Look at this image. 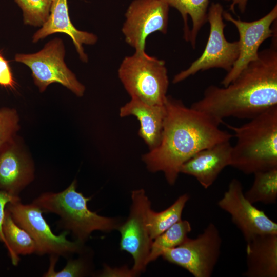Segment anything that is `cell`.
<instances>
[{
    "label": "cell",
    "instance_id": "cell-1",
    "mask_svg": "<svg viewBox=\"0 0 277 277\" xmlns=\"http://www.w3.org/2000/svg\"><path fill=\"white\" fill-rule=\"evenodd\" d=\"M166 113L160 141L142 160L151 172H162L167 183H175L181 166L202 150L230 141L233 135L219 128L217 121L167 96Z\"/></svg>",
    "mask_w": 277,
    "mask_h": 277
},
{
    "label": "cell",
    "instance_id": "cell-2",
    "mask_svg": "<svg viewBox=\"0 0 277 277\" xmlns=\"http://www.w3.org/2000/svg\"><path fill=\"white\" fill-rule=\"evenodd\" d=\"M272 38L270 46L234 81L226 87L208 86L190 107L221 124L229 117L250 120L277 106L276 32Z\"/></svg>",
    "mask_w": 277,
    "mask_h": 277
},
{
    "label": "cell",
    "instance_id": "cell-3",
    "mask_svg": "<svg viewBox=\"0 0 277 277\" xmlns=\"http://www.w3.org/2000/svg\"><path fill=\"white\" fill-rule=\"evenodd\" d=\"M224 124L236 139L231 166L246 174L277 167V106L240 126Z\"/></svg>",
    "mask_w": 277,
    "mask_h": 277
},
{
    "label": "cell",
    "instance_id": "cell-4",
    "mask_svg": "<svg viewBox=\"0 0 277 277\" xmlns=\"http://www.w3.org/2000/svg\"><path fill=\"white\" fill-rule=\"evenodd\" d=\"M77 181L73 180L65 190L41 194L32 203L43 212L52 213L60 217L59 225L71 232L75 240L84 243L92 232H109L117 230L121 224L116 217L98 215L91 211L87 203L91 199L76 190Z\"/></svg>",
    "mask_w": 277,
    "mask_h": 277
},
{
    "label": "cell",
    "instance_id": "cell-5",
    "mask_svg": "<svg viewBox=\"0 0 277 277\" xmlns=\"http://www.w3.org/2000/svg\"><path fill=\"white\" fill-rule=\"evenodd\" d=\"M118 76L131 98L150 105H164L169 86L164 61L145 51H135L123 60Z\"/></svg>",
    "mask_w": 277,
    "mask_h": 277
},
{
    "label": "cell",
    "instance_id": "cell-6",
    "mask_svg": "<svg viewBox=\"0 0 277 277\" xmlns=\"http://www.w3.org/2000/svg\"><path fill=\"white\" fill-rule=\"evenodd\" d=\"M65 49L63 41L55 38L47 43L42 49L34 53H18L16 62L31 70L35 85L40 92L51 84L59 83L76 96L82 97L85 87L69 69L64 61Z\"/></svg>",
    "mask_w": 277,
    "mask_h": 277
},
{
    "label": "cell",
    "instance_id": "cell-7",
    "mask_svg": "<svg viewBox=\"0 0 277 277\" xmlns=\"http://www.w3.org/2000/svg\"><path fill=\"white\" fill-rule=\"evenodd\" d=\"M6 210L33 239L36 246L35 254L68 257L83 251V243L66 238L68 231L65 230L57 235L53 233L43 216V211L33 203L24 204L20 200L12 201L7 204Z\"/></svg>",
    "mask_w": 277,
    "mask_h": 277
},
{
    "label": "cell",
    "instance_id": "cell-8",
    "mask_svg": "<svg viewBox=\"0 0 277 277\" xmlns=\"http://www.w3.org/2000/svg\"><path fill=\"white\" fill-rule=\"evenodd\" d=\"M222 5L212 3L208 10L207 22L210 33L206 46L201 55L186 69L176 74L172 82H181L200 71L220 68L228 72L238 58L240 52L238 41L230 42L226 39L224 30Z\"/></svg>",
    "mask_w": 277,
    "mask_h": 277
},
{
    "label": "cell",
    "instance_id": "cell-9",
    "mask_svg": "<svg viewBox=\"0 0 277 277\" xmlns=\"http://www.w3.org/2000/svg\"><path fill=\"white\" fill-rule=\"evenodd\" d=\"M222 243L217 227L210 223L196 238L188 237L178 246L165 250L161 256L194 277H210L220 255Z\"/></svg>",
    "mask_w": 277,
    "mask_h": 277
},
{
    "label": "cell",
    "instance_id": "cell-10",
    "mask_svg": "<svg viewBox=\"0 0 277 277\" xmlns=\"http://www.w3.org/2000/svg\"><path fill=\"white\" fill-rule=\"evenodd\" d=\"M131 201L129 215L117 230L121 234V250L133 257L134 264L131 270L135 276L145 271L148 264L152 240L147 227L146 212L151 203L143 189L132 191Z\"/></svg>",
    "mask_w": 277,
    "mask_h": 277
},
{
    "label": "cell",
    "instance_id": "cell-11",
    "mask_svg": "<svg viewBox=\"0 0 277 277\" xmlns=\"http://www.w3.org/2000/svg\"><path fill=\"white\" fill-rule=\"evenodd\" d=\"M169 6L162 0H133L125 14L122 32L125 42L135 51H145L151 34L167 31Z\"/></svg>",
    "mask_w": 277,
    "mask_h": 277
},
{
    "label": "cell",
    "instance_id": "cell-12",
    "mask_svg": "<svg viewBox=\"0 0 277 277\" xmlns=\"http://www.w3.org/2000/svg\"><path fill=\"white\" fill-rule=\"evenodd\" d=\"M217 205L230 215L246 242L260 235L277 234V224L246 198L243 185L236 179L230 182Z\"/></svg>",
    "mask_w": 277,
    "mask_h": 277
},
{
    "label": "cell",
    "instance_id": "cell-13",
    "mask_svg": "<svg viewBox=\"0 0 277 277\" xmlns=\"http://www.w3.org/2000/svg\"><path fill=\"white\" fill-rule=\"evenodd\" d=\"M223 17L234 25L240 37L238 58L221 82L223 87H226L238 77L249 63L258 58L261 45L276 32L274 23L277 18V6L263 17L252 22L235 19L224 11Z\"/></svg>",
    "mask_w": 277,
    "mask_h": 277
},
{
    "label": "cell",
    "instance_id": "cell-14",
    "mask_svg": "<svg viewBox=\"0 0 277 277\" xmlns=\"http://www.w3.org/2000/svg\"><path fill=\"white\" fill-rule=\"evenodd\" d=\"M34 177L32 156L23 139L17 135L0 152V190L19 197Z\"/></svg>",
    "mask_w": 277,
    "mask_h": 277
},
{
    "label": "cell",
    "instance_id": "cell-15",
    "mask_svg": "<svg viewBox=\"0 0 277 277\" xmlns=\"http://www.w3.org/2000/svg\"><path fill=\"white\" fill-rule=\"evenodd\" d=\"M232 147L230 141H226L204 149L185 162L180 173L193 176L208 189L222 171L230 166Z\"/></svg>",
    "mask_w": 277,
    "mask_h": 277
},
{
    "label": "cell",
    "instance_id": "cell-16",
    "mask_svg": "<svg viewBox=\"0 0 277 277\" xmlns=\"http://www.w3.org/2000/svg\"><path fill=\"white\" fill-rule=\"evenodd\" d=\"M55 33H64L69 35L80 60L84 62H88V56L83 45L95 44L97 37L92 33L79 30L73 26L69 17L67 0H52L49 16L33 35L32 42L35 43Z\"/></svg>",
    "mask_w": 277,
    "mask_h": 277
},
{
    "label": "cell",
    "instance_id": "cell-17",
    "mask_svg": "<svg viewBox=\"0 0 277 277\" xmlns=\"http://www.w3.org/2000/svg\"><path fill=\"white\" fill-rule=\"evenodd\" d=\"M166 113L165 104L150 105L132 98L119 111L121 117L133 115L137 118L140 124L138 135L149 150L156 147L160 141Z\"/></svg>",
    "mask_w": 277,
    "mask_h": 277
},
{
    "label": "cell",
    "instance_id": "cell-18",
    "mask_svg": "<svg viewBox=\"0 0 277 277\" xmlns=\"http://www.w3.org/2000/svg\"><path fill=\"white\" fill-rule=\"evenodd\" d=\"M245 277L277 276V234L258 235L246 242Z\"/></svg>",
    "mask_w": 277,
    "mask_h": 277
},
{
    "label": "cell",
    "instance_id": "cell-19",
    "mask_svg": "<svg viewBox=\"0 0 277 277\" xmlns=\"http://www.w3.org/2000/svg\"><path fill=\"white\" fill-rule=\"evenodd\" d=\"M175 8L184 22V37L195 47L199 31L207 22L209 0H162Z\"/></svg>",
    "mask_w": 277,
    "mask_h": 277
},
{
    "label": "cell",
    "instance_id": "cell-20",
    "mask_svg": "<svg viewBox=\"0 0 277 277\" xmlns=\"http://www.w3.org/2000/svg\"><path fill=\"white\" fill-rule=\"evenodd\" d=\"M3 229L7 243V249L13 265L18 264L19 255L35 253L36 246L33 239L14 222L6 210Z\"/></svg>",
    "mask_w": 277,
    "mask_h": 277
},
{
    "label": "cell",
    "instance_id": "cell-21",
    "mask_svg": "<svg viewBox=\"0 0 277 277\" xmlns=\"http://www.w3.org/2000/svg\"><path fill=\"white\" fill-rule=\"evenodd\" d=\"M189 199V195L184 193L169 207L160 212L153 210L151 206L148 208L147 224L150 238L152 241L182 219L183 211Z\"/></svg>",
    "mask_w": 277,
    "mask_h": 277
},
{
    "label": "cell",
    "instance_id": "cell-22",
    "mask_svg": "<svg viewBox=\"0 0 277 277\" xmlns=\"http://www.w3.org/2000/svg\"><path fill=\"white\" fill-rule=\"evenodd\" d=\"M251 187L244 195L252 204H274L277 200V167L257 172Z\"/></svg>",
    "mask_w": 277,
    "mask_h": 277
},
{
    "label": "cell",
    "instance_id": "cell-23",
    "mask_svg": "<svg viewBox=\"0 0 277 277\" xmlns=\"http://www.w3.org/2000/svg\"><path fill=\"white\" fill-rule=\"evenodd\" d=\"M192 230L191 225L187 220H181L152 241L148 263L156 260L163 252L181 244Z\"/></svg>",
    "mask_w": 277,
    "mask_h": 277
},
{
    "label": "cell",
    "instance_id": "cell-24",
    "mask_svg": "<svg viewBox=\"0 0 277 277\" xmlns=\"http://www.w3.org/2000/svg\"><path fill=\"white\" fill-rule=\"evenodd\" d=\"M23 12L25 24L42 27L47 20L52 0H14Z\"/></svg>",
    "mask_w": 277,
    "mask_h": 277
},
{
    "label": "cell",
    "instance_id": "cell-25",
    "mask_svg": "<svg viewBox=\"0 0 277 277\" xmlns=\"http://www.w3.org/2000/svg\"><path fill=\"white\" fill-rule=\"evenodd\" d=\"M19 122V114L15 109L0 108V152L17 135Z\"/></svg>",
    "mask_w": 277,
    "mask_h": 277
},
{
    "label": "cell",
    "instance_id": "cell-26",
    "mask_svg": "<svg viewBox=\"0 0 277 277\" xmlns=\"http://www.w3.org/2000/svg\"><path fill=\"white\" fill-rule=\"evenodd\" d=\"M58 256L51 255L50 266L44 274L46 277H78L84 276L87 271L84 261L82 259L70 260L60 271H55V266Z\"/></svg>",
    "mask_w": 277,
    "mask_h": 277
},
{
    "label": "cell",
    "instance_id": "cell-27",
    "mask_svg": "<svg viewBox=\"0 0 277 277\" xmlns=\"http://www.w3.org/2000/svg\"><path fill=\"white\" fill-rule=\"evenodd\" d=\"M18 200H20L19 197L14 196L5 191L0 190V242L4 244L6 248L7 243L3 229L6 214V207L8 203Z\"/></svg>",
    "mask_w": 277,
    "mask_h": 277
},
{
    "label": "cell",
    "instance_id": "cell-28",
    "mask_svg": "<svg viewBox=\"0 0 277 277\" xmlns=\"http://www.w3.org/2000/svg\"><path fill=\"white\" fill-rule=\"evenodd\" d=\"M0 85L14 88L15 82L7 60L0 53Z\"/></svg>",
    "mask_w": 277,
    "mask_h": 277
},
{
    "label": "cell",
    "instance_id": "cell-29",
    "mask_svg": "<svg viewBox=\"0 0 277 277\" xmlns=\"http://www.w3.org/2000/svg\"><path fill=\"white\" fill-rule=\"evenodd\" d=\"M101 276H134L131 269L127 267L112 268L107 265L104 267Z\"/></svg>",
    "mask_w": 277,
    "mask_h": 277
},
{
    "label": "cell",
    "instance_id": "cell-30",
    "mask_svg": "<svg viewBox=\"0 0 277 277\" xmlns=\"http://www.w3.org/2000/svg\"><path fill=\"white\" fill-rule=\"evenodd\" d=\"M227 2H230L231 4L229 10L235 14V7L237 6L241 13H243L246 10L247 4L248 0H224Z\"/></svg>",
    "mask_w": 277,
    "mask_h": 277
}]
</instances>
